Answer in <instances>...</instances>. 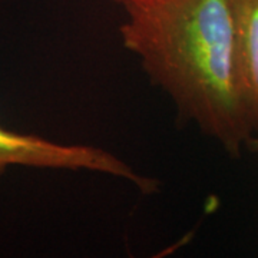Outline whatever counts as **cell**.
Returning a JSON list of instances; mask_svg holds the SVG:
<instances>
[{
	"instance_id": "obj_5",
	"label": "cell",
	"mask_w": 258,
	"mask_h": 258,
	"mask_svg": "<svg viewBox=\"0 0 258 258\" xmlns=\"http://www.w3.org/2000/svg\"><path fill=\"white\" fill-rule=\"evenodd\" d=\"M247 149H249V151H252L254 154H257V155H258V135H255V137H252V139L249 141L248 148H247Z\"/></svg>"
},
{
	"instance_id": "obj_4",
	"label": "cell",
	"mask_w": 258,
	"mask_h": 258,
	"mask_svg": "<svg viewBox=\"0 0 258 258\" xmlns=\"http://www.w3.org/2000/svg\"><path fill=\"white\" fill-rule=\"evenodd\" d=\"M111 2L119 5L123 9H128V8H132V6L141 5V3H144V2H147V0H111Z\"/></svg>"
},
{
	"instance_id": "obj_1",
	"label": "cell",
	"mask_w": 258,
	"mask_h": 258,
	"mask_svg": "<svg viewBox=\"0 0 258 258\" xmlns=\"http://www.w3.org/2000/svg\"><path fill=\"white\" fill-rule=\"evenodd\" d=\"M123 46L152 83L232 158L254 131L241 86L231 0H147L125 9Z\"/></svg>"
},
{
	"instance_id": "obj_3",
	"label": "cell",
	"mask_w": 258,
	"mask_h": 258,
	"mask_svg": "<svg viewBox=\"0 0 258 258\" xmlns=\"http://www.w3.org/2000/svg\"><path fill=\"white\" fill-rule=\"evenodd\" d=\"M237 32L241 86L249 122L258 135V0H231Z\"/></svg>"
},
{
	"instance_id": "obj_2",
	"label": "cell",
	"mask_w": 258,
	"mask_h": 258,
	"mask_svg": "<svg viewBox=\"0 0 258 258\" xmlns=\"http://www.w3.org/2000/svg\"><path fill=\"white\" fill-rule=\"evenodd\" d=\"M10 166L103 174L126 181L144 195L157 194L161 185L158 179L142 175L125 161L102 148L62 144L37 135L20 134L0 123V175Z\"/></svg>"
}]
</instances>
